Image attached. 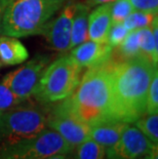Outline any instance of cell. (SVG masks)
<instances>
[{
	"label": "cell",
	"mask_w": 158,
	"mask_h": 159,
	"mask_svg": "<svg viewBox=\"0 0 158 159\" xmlns=\"http://www.w3.org/2000/svg\"><path fill=\"white\" fill-rule=\"evenodd\" d=\"M69 144L52 128H44L36 137L0 146V159H46L55 154H70Z\"/></svg>",
	"instance_id": "cell-6"
},
{
	"label": "cell",
	"mask_w": 158,
	"mask_h": 159,
	"mask_svg": "<svg viewBox=\"0 0 158 159\" xmlns=\"http://www.w3.org/2000/svg\"><path fill=\"white\" fill-rule=\"evenodd\" d=\"M154 144L139 128L126 123L119 141L112 150L106 152L108 159H139L149 154Z\"/></svg>",
	"instance_id": "cell-9"
},
{
	"label": "cell",
	"mask_w": 158,
	"mask_h": 159,
	"mask_svg": "<svg viewBox=\"0 0 158 159\" xmlns=\"http://www.w3.org/2000/svg\"><path fill=\"white\" fill-rule=\"evenodd\" d=\"M56 1H62V2H66V1H72V0H56Z\"/></svg>",
	"instance_id": "cell-31"
},
{
	"label": "cell",
	"mask_w": 158,
	"mask_h": 159,
	"mask_svg": "<svg viewBox=\"0 0 158 159\" xmlns=\"http://www.w3.org/2000/svg\"><path fill=\"white\" fill-rule=\"evenodd\" d=\"M139 45L142 56L148 57L154 65L158 64V18L151 27L138 30Z\"/></svg>",
	"instance_id": "cell-16"
},
{
	"label": "cell",
	"mask_w": 158,
	"mask_h": 159,
	"mask_svg": "<svg viewBox=\"0 0 158 159\" xmlns=\"http://www.w3.org/2000/svg\"><path fill=\"white\" fill-rule=\"evenodd\" d=\"M0 65H1V64H0Z\"/></svg>",
	"instance_id": "cell-32"
},
{
	"label": "cell",
	"mask_w": 158,
	"mask_h": 159,
	"mask_svg": "<svg viewBox=\"0 0 158 159\" xmlns=\"http://www.w3.org/2000/svg\"><path fill=\"white\" fill-rule=\"evenodd\" d=\"M72 159H105L106 150L92 139H87L75 149Z\"/></svg>",
	"instance_id": "cell-17"
},
{
	"label": "cell",
	"mask_w": 158,
	"mask_h": 159,
	"mask_svg": "<svg viewBox=\"0 0 158 159\" xmlns=\"http://www.w3.org/2000/svg\"><path fill=\"white\" fill-rule=\"evenodd\" d=\"M154 113H158V70L150 82L146 100V114Z\"/></svg>",
	"instance_id": "cell-22"
},
{
	"label": "cell",
	"mask_w": 158,
	"mask_h": 159,
	"mask_svg": "<svg viewBox=\"0 0 158 159\" xmlns=\"http://www.w3.org/2000/svg\"><path fill=\"white\" fill-rule=\"evenodd\" d=\"M113 1H115V0H87L85 3L88 5V7H93V6L104 4V3H111Z\"/></svg>",
	"instance_id": "cell-27"
},
{
	"label": "cell",
	"mask_w": 158,
	"mask_h": 159,
	"mask_svg": "<svg viewBox=\"0 0 158 159\" xmlns=\"http://www.w3.org/2000/svg\"><path fill=\"white\" fill-rule=\"evenodd\" d=\"M23 102L25 101L16 97L11 89H8L3 84H0V114L20 106Z\"/></svg>",
	"instance_id": "cell-23"
},
{
	"label": "cell",
	"mask_w": 158,
	"mask_h": 159,
	"mask_svg": "<svg viewBox=\"0 0 158 159\" xmlns=\"http://www.w3.org/2000/svg\"><path fill=\"white\" fill-rule=\"evenodd\" d=\"M110 69L105 64L88 68L72 96L67 98L71 112L89 126L113 120Z\"/></svg>",
	"instance_id": "cell-2"
},
{
	"label": "cell",
	"mask_w": 158,
	"mask_h": 159,
	"mask_svg": "<svg viewBox=\"0 0 158 159\" xmlns=\"http://www.w3.org/2000/svg\"><path fill=\"white\" fill-rule=\"evenodd\" d=\"M134 11L129 0H115L111 2V20L112 24L123 23V21Z\"/></svg>",
	"instance_id": "cell-21"
},
{
	"label": "cell",
	"mask_w": 158,
	"mask_h": 159,
	"mask_svg": "<svg viewBox=\"0 0 158 159\" xmlns=\"http://www.w3.org/2000/svg\"><path fill=\"white\" fill-rule=\"evenodd\" d=\"M158 66L140 56L111 68L113 120L133 123L146 114L147 93Z\"/></svg>",
	"instance_id": "cell-1"
},
{
	"label": "cell",
	"mask_w": 158,
	"mask_h": 159,
	"mask_svg": "<svg viewBox=\"0 0 158 159\" xmlns=\"http://www.w3.org/2000/svg\"><path fill=\"white\" fill-rule=\"evenodd\" d=\"M47 127V115L40 108L20 107L0 114V146L36 137Z\"/></svg>",
	"instance_id": "cell-5"
},
{
	"label": "cell",
	"mask_w": 158,
	"mask_h": 159,
	"mask_svg": "<svg viewBox=\"0 0 158 159\" xmlns=\"http://www.w3.org/2000/svg\"><path fill=\"white\" fill-rule=\"evenodd\" d=\"M48 63V57L36 56L26 65L5 75L1 84L11 89L21 100H28L34 96L40 77Z\"/></svg>",
	"instance_id": "cell-8"
},
{
	"label": "cell",
	"mask_w": 158,
	"mask_h": 159,
	"mask_svg": "<svg viewBox=\"0 0 158 159\" xmlns=\"http://www.w3.org/2000/svg\"><path fill=\"white\" fill-rule=\"evenodd\" d=\"M127 33H129V30L124 27L123 23L112 24V26H111L109 30L108 37H107V43L113 48L117 47L123 41Z\"/></svg>",
	"instance_id": "cell-24"
},
{
	"label": "cell",
	"mask_w": 158,
	"mask_h": 159,
	"mask_svg": "<svg viewBox=\"0 0 158 159\" xmlns=\"http://www.w3.org/2000/svg\"><path fill=\"white\" fill-rule=\"evenodd\" d=\"M28 57V50L18 38L6 35L0 36V61L5 66L19 65Z\"/></svg>",
	"instance_id": "cell-14"
},
{
	"label": "cell",
	"mask_w": 158,
	"mask_h": 159,
	"mask_svg": "<svg viewBox=\"0 0 158 159\" xmlns=\"http://www.w3.org/2000/svg\"><path fill=\"white\" fill-rule=\"evenodd\" d=\"M63 4L56 0H11L3 15L0 34L16 38L41 34Z\"/></svg>",
	"instance_id": "cell-3"
},
{
	"label": "cell",
	"mask_w": 158,
	"mask_h": 159,
	"mask_svg": "<svg viewBox=\"0 0 158 159\" xmlns=\"http://www.w3.org/2000/svg\"><path fill=\"white\" fill-rule=\"evenodd\" d=\"M119 53L126 60L133 59L142 56L139 45V37H138V30L129 31L123 39V41L117 46Z\"/></svg>",
	"instance_id": "cell-20"
},
{
	"label": "cell",
	"mask_w": 158,
	"mask_h": 159,
	"mask_svg": "<svg viewBox=\"0 0 158 159\" xmlns=\"http://www.w3.org/2000/svg\"><path fill=\"white\" fill-rule=\"evenodd\" d=\"M125 125L126 122L119 120H106L96 123L90 126L89 139L105 148L106 152L110 151L119 141Z\"/></svg>",
	"instance_id": "cell-12"
},
{
	"label": "cell",
	"mask_w": 158,
	"mask_h": 159,
	"mask_svg": "<svg viewBox=\"0 0 158 159\" xmlns=\"http://www.w3.org/2000/svg\"><path fill=\"white\" fill-rule=\"evenodd\" d=\"M46 159H69L68 157V154H55V155H52V156L47 157Z\"/></svg>",
	"instance_id": "cell-29"
},
{
	"label": "cell",
	"mask_w": 158,
	"mask_h": 159,
	"mask_svg": "<svg viewBox=\"0 0 158 159\" xmlns=\"http://www.w3.org/2000/svg\"><path fill=\"white\" fill-rule=\"evenodd\" d=\"M111 3L100 4L88 16V39L93 41L106 43L109 30L112 26Z\"/></svg>",
	"instance_id": "cell-13"
},
{
	"label": "cell",
	"mask_w": 158,
	"mask_h": 159,
	"mask_svg": "<svg viewBox=\"0 0 158 159\" xmlns=\"http://www.w3.org/2000/svg\"><path fill=\"white\" fill-rule=\"evenodd\" d=\"M129 1L134 11H150L155 13L158 11V0H129Z\"/></svg>",
	"instance_id": "cell-25"
},
{
	"label": "cell",
	"mask_w": 158,
	"mask_h": 159,
	"mask_svg": "<svg viewBox=\"0 0 158 159\" xmlns=\"http://www.w3.org/2000/svg\"><path fill=\"white\" fill-rule=\"evenodd\" d=\"M139 159H149V158H148V155H145V156L141 157V158H139Z\"/></svg>",
	"instance_id": "cell-30"
},
{
	"label": "cell",
	"mask_w": 158,
	"mask_h": 159,
	"mask_svg": "<svg viewBox=\"0 0 158 159\" xmlns=\"http://www.w3.org/2000/svg\"><path fill=\"white\" fill-rule=\"evenodd\" d=\"M154 145H158V114H145L133 122Z\"/></svg>",
	"instance_id": "cell-19"
},
{
	"label": "cell",
	"mask_w": 158,
	"mask_h": 159,
	"mask_svg": "<svg viewBox=\"0 0 158 159\" xmlns=\"http://www.w3.org/2000/svg\"><path fill=\"white\" fill-rule=\"evenodd\" d=\"M60 102L47 114V126L56 131L74 150L89 138L90 126L71 112L67 99Z\"/></svg>",
	"instance_id": "cell-7"
},
{
	"label": "cell",
	"mask_w": 158,
	"mask_h": 159,
	"mask_svg": "<svg viewBox=\"0 0 158 159\" xmlns=\"http://www.w3.org/2000/svg\"><path fill=\"white\" fill-rule=\"evenodd\" d=\"M112 50L113 47H111L107 42L100 43L88 39L72 48L69 57L81 69L93 68L105 64L111 56Z\"/></svg>",
	"instance_id": "cell-11"
},
{
	"label": "cell",
	"mask_w": 158,
	"mask_h": 159,
	"mask_svg": "<svg viewBox=\"0 0 158 159\" xmlns=\"http://www.w3.org/2000/svg\"><path fill=\"white\" fill-rule=\"evenodd\" d=\"M88 5L85 2H78L73 18L71 42L70 49L75 46L81 44L86 40H88V16H89Z\"/></svg>",
	"instance_id": "cell-15"
},
{
	"label": "cell",
	"mask_w": 158,
	"mask_h": 159,
	"mask_svg": "<svg viewBox=\"0 0 158 159\" xmlns=\"http://www.w3.org/2000/svg\"><path fill=\"white\" fill-rule=\"evenodd\" d=\"M77 3L70 1L64 6L56 19H50L43 28L41 34L47 40L48 44L56 52H67L70 49L72 24Z\"/></svg>",
	"instance_id": "cell-10"
},
{
	"label": "cell",
	"mask_w": 158,
	"mask_h": 159,
	"mask_svg": "<svg viewBox=\"0 0 158 159\" xmlns=\"http://www.w3.org/2000/svg\"><path fill=\"white\" fill-rule=\"evenodd\" d=\"M81 68L69 56L46 66L39 79L34 97L42 103H56L72 96L80 82Z\"/></svg>",
	"instance_id": "cell-4"
},
{
	"label": "cell",
	"mask_w": 158,
	"mask_h": 159,
	"mask_svg": "<svg viewBox=\"0 0 158 159\" xmlns=\"http://www.w3.org/2000/svg\"><path fill=\"white\" fill-rule=\"evenodd\" d=\"M149 159H158V145H154L148 154Z\"/></svg>",
	"instance_id": "cell-28"
},
{
	"label": "cell",
	"mask_w": 158,
	"mask_h": 159,
	"mask_svg": "<svg viewBox=\"0 0 158 159\" xmlns=\"http://www.w3.org/2000/svg\"><path fill=\"white\" fill-rule=\"evenodd\" d=\"M11 0H0V28H1V23L3 19V15H4L5 8L11 3Z\"/></svg>",
	"instance_id": "cell-26"
},
{
	"label": "cell",
	"mask_w": 158,
	"mask_h": 159,
	"mask_svg": "<svg viewBox=\"0 0 158 159\" xmlns=\"http://www.w3.org/2000/svg\"><path fill=\"white\" fill-rule=\"evenodd\" d=\"M157 18V13L155 12L133 11L123 21V25L129 32L133 31V30H140L147 28V27H151Z\"/></svg>",
	"instance_id": "cell-18"
}]
</instances>
